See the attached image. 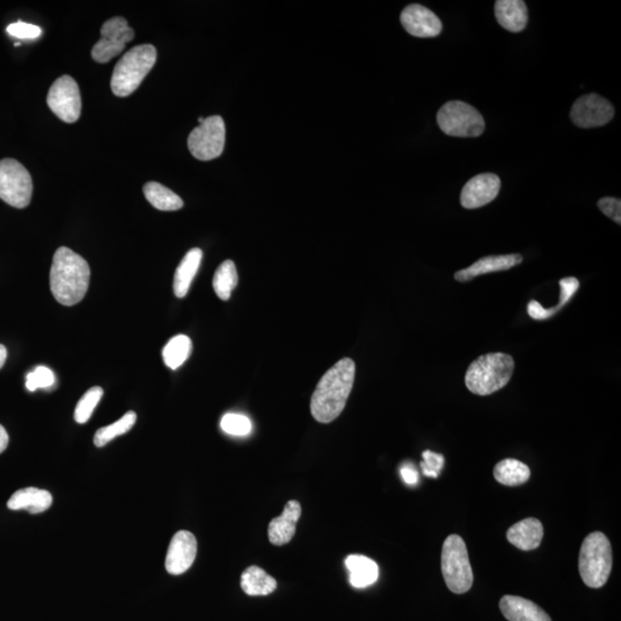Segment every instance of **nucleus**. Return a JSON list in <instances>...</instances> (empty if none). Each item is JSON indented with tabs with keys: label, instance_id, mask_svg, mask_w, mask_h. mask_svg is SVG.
Returning <instances> with one entry per match:
<instances>
[{
	"label": "nucleus",
	"instance_id": "obj_38",
	"mask_svg": "<svg viewBox=\"0 0 621 621\" xmlns=\"http://www.w3.org/2000/svg\"><path fill=\"white\" fill-rule=\"evenodd\" d=\"M402 479L404 480L405 484L410 486L417 485L419 480V473L417 469L411 465L403 466L401 468Z\"/></svg>",
	"mask_w": 621,
	"mask_h": 621
},
{
	"label": "nucleus",
	"instance_id": "obj_29",
	"mask_svg": "<svg viewBox=\"0 0 621 621\" xmlns=\"http://www.w3.org/2000/svg\"><path fill=\"white\" fill-rule=\"evenodd\" d=\"M136 419V413L134 412V411H129L128 413H125L123 418L112 423V425L100 428L95 434V446L102 448L107 446V443H110L112 440L117 438V436L128 433L134 425H135Z\"/></svg>",
	"mask_w": 621,
	"mask_h": 621
},
{
	"label": "nucleus",
	"instance_id": "obj_5",
	"mask_svg": "<svg viewBox=\"0 0 621 621\" xmlns=\"http://www.w3.org/2000/svg\"><path fill=\"white\" fill-rule=\"evenodd\" d=\"M612 570L610 541L601 532L590 533L581 545L579 555V572L589 589H601L608 580Z\"/></svg>",
	"mask_w": 621,
	"mask_h": 621
},
{
	"label": "nucleus",
	"instance_id": "obj_28",
	"mask_svg": "<svg viewBox=\"0 0 621 621\" xmlns=\"http://www.w3.org/2000/svg\"><path fill=\"white\" fill-rule=\"evenodd\" d=\"M238 283L236 267L232 260L222 263L214 274L213 288L222 301H228Z\"/></svg>",
	"mask_w": 621,
	"mask_h": 621
},
{
	"label": "nucleus",
	"instance_id": "obj_20",
	"mask_svg": "<svg viewBox=\"0 0 621 621\" xmlns=\"http://www.w3.org/2000/svg\"><path fill=\"white\" fill-rule=\"evenodd\" d=\"M52 502V495L48 490L29 487L12 495L8 499L7 507L10 510H26L29 514H37L49 510Z\"/></svg>",
	"mask_w": 621,
	"mask_h": 621
},
{
	"label": "nucleus",
	"instance_id": "obj_37",
	"mask_svg": "<svg viewBox=\"0 0 621 621\" xmlns=\"http://www.w3.org/2000/svg\"><path fill=\"white\" fill-rule=\"evenodd\" d=\"M556 309L557 308L553 310H544L536 301H532L531 303L528 304V314H530L533 319H536V320H543V319L553 316V314L557 312Z\"/></svg>",
	"mask_w": 621,
	"mask_h": 621
},
{
	"label": "nucleus",
	"instance_id": "obj_9",
	"mask_svg": "<svg viewBox=\"0 0 621 621\" xmlns=\"http://www.w3.org/2000/svg\"><path fill=\"white\" fill-rule=\"evenodd\" d=\"M226 143L225 121L219 116L207 117L203 124L192 130L188 148L201 162L213 161L224 153Z\"/></svg>",
	"mask_w": 621,
	"mask_h": 621
},
{
	"label": "nucleus",
	"instance_id": "obj_4",
	"mask_svg": "<svg viewBox=\"0 0 621 621\" xmlns=\"http://www.w3.org/2000/svg\"><path fill=\"white\" fill-rule=\"evenodd\" d=\"M157 61V50L153 45L143 44L129 50L113 70L111 89L116 97H128L141 86L143 79Z\"/></svg>",
	"mask_w": 621,
	"mask_h": 621
},
{
	"label": "nucleus",
	"instance_id": "obj_12",
	"mask_svg": "<svg viewBox=\"0 0 621 621\" xmlns=\"http://www.w3.org/2000/svg\"><path fill=\"white\" fill-rule=\"evenodd\" d=\"M615 116V108L606 98L596 94L578 98L570 110V120L580 128L602 127Z\"/></svg>",
	"mask_w": 621,
	"mask_h": 621
},
{
	"label": "nucleus",
	"instance_id": "obj_31",
	"mask_svg": "<svg viewBox=\"0 0 621 621\" xmlns=\"http://www.w3.org/2000/svg\"><path fill=\"white\" fill-rule=\"evenodd\" d=\"M220 426L225 433L234 436H246L253 430L250 419L237 413L225 414L221 419Z\"/></svg>",
	"mask_w": 621,
	"mask_h": 621
},
{
	"label": "nucleus",
	"instance_id": "obj_22",
	"mask_svg": "<svg viewBox=\"0 0 621 621\" xmlns=\"http://www.w3.org/2000/svg\"><path fill=\"white\" fill-rule=\"evenodd\" d=\"M349 570V581L355 589H366L375 585L379 578V566L371 558L362 555H351L346 560Z\"/></svg>",
	"mask_w": 621,
	"mask_h": 621
},
{
	"label": "nucleus",
	"instance_id": "obj_23",
	"mask_svg": "<svg viewBox=\"0 0 621 621\" xmlns=\"http://www.w3.org/2000/svg\"><path fill=\"white\" fill-rule=\"evenodd\" d=\"M203 251L195 247L188 251L182 262L176 268L174 276V293L176 297L183 298L187 296L192 281H194L197 272L199 270Z\"/></svg>",
	"mask_w": 621,
	"mask_h": 621
},
{
	"label": "nucleus",
	"instance_id": "obj_13",
	"mask_svg": "<svg viewBox=\"0 0 621 621\" xmlns=\"http://www.w3.org/2000/svg\"><path fill=\"white\" fill-rule=\"evenodd\" d=\"M501 179L496 174L485 173L474 176L465 184L460 195L463 208L474 209L492 203L499 194Z\"/></svg>",
	"mask_w": 621,
	"mask_h": 621
},
{
	"label": "nucleus",
	"instance_id": "obj_32",
	"mask_svg": "<svg viewBox=\"0 0 621 621\" xmlns=\"http://www.w3.org/2000/svg\"><path fill=\"white\" fill-rule=\"evenodd\" d=\"M56 382L51 369L45 366H39L33 369L27 375L26 387L29 392H36L37 389L51 388Z\"/></svg>",
	"mask_w": 621,
	"mask_h": 621
},
{
	"label": "nucleus",
	"instance_id": "obj_39",
	"mask_svg": "<svg viewBox=\"0 0 621 621\" xmlns=\"http://www.w3.org/2000/svg\"><path fill=\"white\" fill-rule=\"evenodd\" d=\"M8 446V434L5 430L2 425H0V453H3L4 451L6 450V448Z\"/></svg>",
	"mask_w": 621,
	"mask_h": 621
},
{
	"label": "nucleus",
	"instance_id": "obj_30",
	"mask_svg": "<svg viewBox=\"0 0 621 621\" xmlns=\"http://www.w3.org/2000/svg\"><path fill=\"white\" fill-rule=\"evenodd\" d=\"M104 395V390L100 387H94L83 395L79 401L77 409H75L74 418L75 422L79 423H86L91 418L96 406L98 405L100 400Z\"/></svg>",
	"mask_w": 621,
	"mask_h": 621
},
{
	"label": "nucleus",
	"instance_id": "obj_26",
	"mask_svg": "<svg viewBox=\"0 0 621 621\" xmlns=\"http://www.w3.org/2000/svg\"><path fill=\"white\" fill-rule=\"evenodd\" d=\"M494 477L499 484L515 487L524 485L531 477V469L517 459H503L495 466Z\"/></svg>",
	"mask_w": 621,
	"mask_h": 621
},
{
	"label": "nucleus",
	"instance_id": "obj_36",
	"mask_svg": "<svg viewBox=\"0 0 621 621\" xmlns=\"http://www.w3.org/2000/svg\"><path fill=\"white\" fill-rule=\"evenodd\" d=\"M561 287V303L557 306V312L572 298L574 293L580 287V283L576 278H566L560 281Z\"/></svg>",
	"mask_w": 621,
	"mask_h": 621
},
{
	"label": "nucleus",
	"instance_id": "obj_15",
	"mask_svg": "<svg viewBox=\"0 0 621 621\" xmlns=\"http://www.w3.org/2000/svg\"><path fill=\"white\" fill-rule=\"evenodd\" d=\"M401 23L410 35L421 39L439 36L443 29L439 16L419 4H412L404 8L401 14Z\"/></svg>",
	"mask_w": 621,
	"mask_h": 621
},
{
	"label": "nucleus",
	"instance_id": "obj_10",
	"mask_svg": "<svg viewBox=\"0 0 621 621\" xmlns=\"http://www.w3.org/2000/svg\"><path fill=\"white\" fill-rule=\"evenodd\" d=\"M135 37V32L128 26L123 16L107 20L100 29V40L92 48L91 57L99 64H107L124 51L125 44Z\"/></svg>",
	"mask_w": 621,
	"mask_h": 621
},
{
	"label": "nucleus",
	"instance_id": "obj_35",
	"mask_svg": "<svg viewBox=\"0 0 621 621\" xmlns=\"http://www.w3.org/2000/svg\"><path fill=\"white\" fill-rule=\"evenodd\" d=\"M598 209L606 214L607 218L616 222V224H621V201L620 199H614V197H604L601 200H598Z\"/></svg>",
	"mask_w": 621,
	"mask_h": 621
},
{
	"label": "nucleus",
	"instance_id": "obj_8",
	"mask_svg": "<svg viewBox=\"0 0 621 621\" xmlns=\"http://www.w3.org/2000/svg\"><path fill=\"white\" fill-rule=\"evenodd\" d=\"M32 179L26 167L15 159L0 161V199L15 209L31 204Z\"/></svg>",
	"mask_w": 621,
	"mask_h": 621
},
{
	"label": "nucleus",
	"instance_id": "obj_21",
	"mask_svg": "<svg viewBox=\"0 0 621 621\" xmlns=\"http://www.w3.org/2000/svg\"><path fill=\"white\" fill-rule=\"evenodd\" d=\"M495 16L507 32H523L528 23L526 4L522 0H498L495 4Z\"/></svg>",
	"mask_w": 621,
	"mask_h": 621
},
{
	"label": "nucleus",
	"instance_id": "obj_33",
	"mask_svg": "<svg viewBox=\"0 0 621 621\" xmlns=\"http://www.w3.org/2000/svg\"><path fill=\"white\" fill-rule=\"evenodd\" d=\"M422 473L428 477H439L440 471H442L444 465V457L431 450H426L422 453Z\"/></svg>",
	"mask_w": 621,
	"mask_h": 621
},
{
	"label": "nucleus",
	"instance_id": "obj_19",
	"mask_svg": "<svg viewBox=\"0 0 621 621\" xmlns=\"http://www.w3.org/2000/svg\"><path fill=\"white\" fill-rule=\"evenodd\" d=\"M543 535V524L536 518L524 519L514 524L506 533L509 542L523 551H535L539 548Z\"/></svg>",
	"mask_w": 621,
	"mask_h": 621
},
{
	"label": "nucleus",
	"instance_id": "obj_25",
	"mask_svg": "<svg viewBox=\"0 0 621 621\" xmlns=\"http://www.w3.org/2000/svg\"><path fill=\"white\" fill-rule=\"evenodd\" d=\"M143 192L149 203L161 211H178L183 208L181 197L161 183L148 182L143 188Z\"/></svg>",
	"mask_w": 621,
	"mask_h": 621
},
{
	"label": "nucleus",
	"instance_id": "obj_27",
	"mask_svg": "<svg viewBox=\"0 0 621 621\" xmlns=\"http://www.w3.org/2000/svg\"><path fill=\"white\" fill-rule=\"evenodd\" d=\"M192 350L191 339L186 335H176L166 344L162 350V358L166 366L171 369L181 367L190 356Z\"/></svg>",
	"mask_w": 621,
	"mask_h": 621
},
{
	"label": "nucleus",
	"instance_id": "obj_40",
	"mask_svg": "<svg viewBox=\"0 0 621 621\" xmlns=\"http://www.w3.org/2000/svg\"><path fill=\"white\" fill-rule=\"evenodd\" d=\"M7 358L6 348L0 344V369L3 368L4 364H5Z\"/></svg>",
	"mask_w": 621,
	"mask_h": 621
},
{
	"label": "nucleus",
	"instance_id": "obj_1",
	"mask_svg": "<svg viewBox=\"0 0 621 621\" xmlns=\"http://www.w3.org/2000/svg\"><path fill=\"white\" fill-rule=\"evenodd\" d=\"M356 365L344 358L319 381L310 400V413L317 422L329 423L342 413L354 387Z\"/></svg>",
	"mask_w": 621,
	"mask_h": 621
},
{
	"label": "nucleus",
	"instance_id": "obj_24",
	"mask_svg": "<svg viewBox=\"0 0 621 621\" xmlns=\"http://www.w3.org/2000/svg\"><path fill=\"white\" fill-rule=\"evenodd\" d=\"M243 591L249 596H267L276 589V580L258 566H250L241 577Z\"/></svg>",
	"mask_w": 621,
	"mask_h": 621
},
{
	"label": "nucleus",
	"instance_id": "obj_3",
	"mask_svg": "<svg viewBox=\"0 0 621 621\" xmlns=\"http://www.w3.org/2000/svg\"><path fill=\"white\" fill-rule=\"evenodd\" d=\"M514 372V360L510 355H484L469 365L465 385L474 395H492L509 384Z\"/></svg>",
	"mask_w": 621,
	"mask_h": 621
},
{
	"label": "nucleus",
	"instance_id": "obj_11",
	"mask_svg": "<svg viewBox=\"0 0 621 621\" xmlns=\"http://www.w3.org/2000/svg\"><path fill=\"white\" fill-rule=\"evenodd\" d=\"M50 110L66 124H74L81 116V94L77 81L70 75L56 79L48 94Z\"/></svg>",
	"mask_w": 621,
	"mask_h": 621
},
{
	"label": "nucleus",
	"instance_id": "obj_34",
	"mask_svg": "<svg viewBox=\"0 0 621 621\" xmlns=\"http://www.w3.org/2000/svg\"><path fill=\"white\" fill-rule=\"evenodd\" d=\"M7 32L11 36L16 37V39L21 40H35L39 39L42 35V29L35 24L23 23V21H18V23H11L6 29Z\"/></svg>",
	"mask_w": 621,
	"mask_h": 621
},
{
	"label": "nucleus",
	"instance_id": "obj_6",
	"mask_svg": "<svg viewBox=\"0 0 621 621\" xmlns=\"http://www.w3.org/2000/svg\"><path fill=\"white\" fill-rule=\"evenodd\" d=\"M440 569L449 590L455 594L468 593L473 586V570L468 551L459 535H450L444 541Z\"/></svg>",
	"mask_w": 621,
	"mask_h": 621
},
{
	"label": "nucleus",
	"instance_id": "obj_17",
	"mask_svg": "<svg viewBox=\"0 0 621 621\" xmlns=\"http://www.w3.org/2000/svg\"><path fill=\"white\" fill-rule=\"evenodd\" d=\"M499 608L509 621H552L543 608L519 596H503Z\"/></svg>",
	"mask_w": 621,
	"mask_h": 621
},
{
	"label": "nucleus",
	"instance_id": "obj_2",
	"mask_svg": "<svg viewBox=\"0 0 621 621\" xmlns=\"http://www.w3.org/2000/svg\"><path fill=\"white\" fill-rule=\"evenodd\" d=\"M89 281L90 267L87 260L69 247H59L50 271V288L58 303L65 306L79 303L89 288Z\"/></svg>",
	"mask_w": 621,
	"mask_h": 621
},
{
	"label": "nucleus",
	"instance_id": "obj_14",
	"mask_svg": "<svg viewBox=\"0 0 621 621\" xmlns=\"http://www.w3.org/2000/svg\"><path fill=\"white\" fill-rule=\"evenodd\" d=\"M197 556V540L192 533H176L167 551L165 566L171 576H180L191 568Z\"/></svg>",
	"mask_w": 621,
	"mask_h": 621
},
{
	"label": "nucleus",
	"instance_id": "obj_18",
	"mask_svg": "<svg viewBox=\"0 0 621 621\" xmlns=\"http://www.w3.org/2000/svg\"><path fill=\"white\" fill-rule=\"evenodd\" d=\"M523 257L518 254L505 255H489L477 260L473 265L456 273L455 279L459 283H468L477 276L488 274V273L506 271L522 264Z\"/></svg>",
	"mask_w": 621,
	"mask_h": 621
},
{
	"label": "nucleus",
	"instance_id": "obj_7",
	"mask_svg": "<svg viewBox=\"0 0 621 621\" xmlns=\"http://www.w3.org/2000/svg\"><path fill=\"white\" fill-rule=\"evenodd\" d=\"M438 124L444 134L453 137H477L486 127L484 116L460 100H453L440 108Z\"/></svg>",
	"mask_w": 621,
	"mask_h": 621
},
{
	"label": "nucleus",
	"instance_id": "obj_16",
	"mask_svg": "<svg viewBox=\"0 0 621 621\" xmlns=\"http://www.w3.org/2000/svg\"><path fill=\"white\" fill-rule=\"evenodd\" d=\"M301 515L300 502L289 501L284 506L283 514L274 518L268 526V539L274 545H284L295 536L298 520Z\"/></svg>",
	"mask_w": 621,
	"mask_h": 621
}]
</instances>
